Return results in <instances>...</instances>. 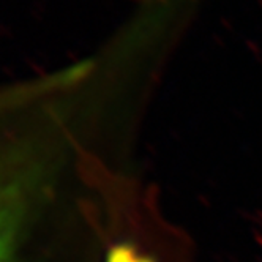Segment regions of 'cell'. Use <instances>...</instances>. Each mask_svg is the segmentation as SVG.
Instances as JSON below:
<instances>
[{"label":"cell","instance_id":"obj_1","mask_svg":"<svg viewBox=\"0 0 262 262\" xmlns=\"http://www.w3.org/2000/svg\"><path fill=\"white\" fill-rule=\"evenodd\" d=\"M24 204L17 190L0 185V262H19Z\"/></svg>","mask_w":262,"mask_h":262},{"label":"cell","instance_id":"obj_2","mask_svg":"<svg viewBox=\"0 0 262 262\" xmlns=\"http://www.w3.org/2000/svg\"><path fill=\"white\" fill-rule=\"evenodd\" d=\"M60 84V79H43L36 82H26L0 89V114L23 107L35 100L43 98Z\"/></svg>","mask_w":262,"mask_h":262},{"label":"cell","instance_id":"obj_3","mask_svg":"<svg viewBox=\"0 0 262 262\" xmlns=\"http://www.w3.org/2000/svg\"><path fill=\"white\" fill-rule=\"evenodd\" d=\"M107 262H160L158 257L133 242H120L111 250Z\"/></svg>","mask_w":262,"mask_h":262}]
</instances>
